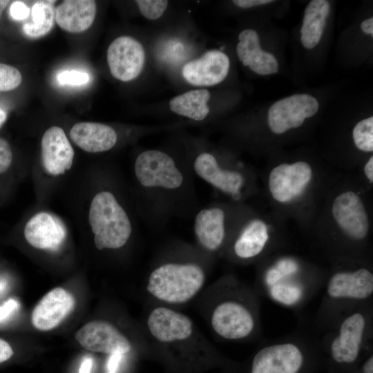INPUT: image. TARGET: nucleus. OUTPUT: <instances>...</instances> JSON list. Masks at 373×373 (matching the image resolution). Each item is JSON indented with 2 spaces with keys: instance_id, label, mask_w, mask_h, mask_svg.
I'll return each mask as SVG.
<instances>
[{
  "instance_id": "nucleus-17",
  "label": "nucleus",
  "mask_w": 373,
  "mask_h": 373,
  "mask_svg": "<svg viewBox=\"0 0 373 373\" xmlns=\"http://www.w3.org/2000/svg\"><path fill=\"white\" fill-rule=\"evenodd\" d=\"M71 140L88 153L107 151L115 146L117 135L111 126L97 122L77 123L70 129Z\"/></svg>"
},
{
  "instance_id": "nucleus-33",
  "label": "nucleus",
  "mask_w": 373,
  "mask_h": 373,
  "mask_svg": "<svg viewBox=\"0 0 373 373\" xmlns=\"http://www.w3.org/2000/svg\"><path fill=\"white\" fill-rule=\"evenodd\" d=\"M124 354L121 352L111 354L106 363L107 371L117 373L123 359Z\"/></svg>"
},
{
  "instance_id": "nucleus-8",
  "label": "nucleus",
  "mask_w": 373,
  "mask_h": 373,
  "mask_svg": "<svg viewBox=\"0 0 373 373\" xmlns=\"http://www.w3.org/2000/svg\"><path fill=\"white\" fill-rule=\"evenodd\" d=\"M332 212L334 218L350 237L361 240L369 231V220L360 197L353 191L338 195L333 202Z\"/></svg>"
},
{
  "instance_id": "nucleus-27",
  "label": "nucleus",
  "mask_w": 373,
  "mask_h": 373,
  "mask_svg": "<svg viewBox=\"0 0 373 373\" xmlns=\"http://www.w3.org/2000/svg\"><path fill=\"white\" fill-rule=\"evenodd\" d=\"M271 294L278 302L285 305H291L299 299L301 290L297 286L280 284L271 288Z\"/></svg>"
},
{
  "instance_id": "nucleus-28",
  "label": "nucleus",
  "mask_w": 373,
  "mask_h": 373,
  "mask_svg": "<svg viewBox=\"0 0 373 373\" xmlns=\"http://www.w3.org/2000/svg\"><path fill=\"white\" fill-rule=\"evenodd\" d=\"M141 13L148 19L160 18L168 6L166 0H137L135 1Z\"/></svg>"
},
{
  "instance_id": "nucleus-37",
  "label": "nucleus",
  "mask_w": 373,
  "mask_h": 373,
  "mask_svg": "<svg viewBox=\"0 0 373 373\" xmlns=\"http://www.w3.org/2000/svg\"><path fill=\"white\" fill-rule=\"evenodd\" d=\"M361 30L366 34L373 35V18H369L363 21L361 24Z\"/></svg>"
},
{
  "instance_id": "nucleus-36",
  "label": "nucleus",
  "mask_w": 373,
  "mask_h": 373,
  "mask_svg": "<svg viewBox=\"0 0 373 373\" xmlns=\"http://www.w3.org/2000/svg\"><path fill=\"white\" fill-rule=\"evenodd\" d=\"M93 365V358L90 356H85L81 362L79 373H90Z\"/></svg>"
},
{
  "instance_id": "nucleus-21",
  "label": "nucleus",
  "mask_w": 373,
  "mask_h": 373,
  "mask_svg": "<svg viewBox=\"0 0 373 373\" xmlns=\"http://www.w3.org/2000/svg\"><path fill=\"white\" fill-rule=\"evenodd\" d=\"M96 15V3L92 0H67L57 8L55 19L63 30L73 33L82 32L93 24Z\"/></svg>"
},
{
  "instance_id": "nucleus-26",
  "label": "nucleus",
  "mask_w": 373,
  "mask_h": 373,
  "mask_svg": "<svg viewBox=\"0 0 373 373\" xmlns=\"http://www.w3.org/2000/svg\"><path fill=\"white\" fill-rule=\"evenodd\" d=\"M22 80L19 70L10 65L0 63V91H9L17 88Z\"/></svg>"
},
{
  "instance_id": "nucleus-38",
  "label": "nucleus",
  "mask_w": 373,
  "mask_h": 373,
  "mask_svg": "<svg viewBox=\"0 0 373 373\" xmlns=\"http://www.w3.org/2000/svg\"><path fill=\"white\" fill-rule=\"evenodd\" d=\"M364 172L370 182H373V157L371 156L365 164Z\"/></svg>"
},
{
  "instance_id": "nucleus-11",
  "label": "nucleus",
  "mask_w": 373,
  "mask_h": 373,
  "mask_svg": "<svg viewBox=\"0 0 373 373\" xmlns=\"http://www.w3.org/2000/svg\"><path fill=\"white\" fill-rule=\"evenodd\" d=\"M193 170L201 179L238 200L244 184L242 175L235 171L222 169L211 153L202 152L193 162Z\"/></svg>"
},
{
  "instance_id": "nucleus-32",
  "label": "nucleus",
  "mask_w": 373,
  "mask_h": 373,
  "mask_svg": "<svg viewBox=\"0 0 373 373\" xmlns=\"http://www.w3.org/2000/svg\"><path fill=\"white\" fill-rule=\"evenodd\" d=\"M18 307V302L15 299H10L0 306V322L7 320Z\"/></svg>"
},
{
  "instance_id": "nucleus-39",
  "label": "nucleus",
  "mask_w": 373,
  "mask_h": 373,
  "mask_svg": "<svg viewBox=\"0 0 373 373\" xmlns=\"http://www.w3.org/2000/svg\"><path fill=\"white\" fill-rule=\"evenodd\" d=\"M363 372L365 373H373V358L371 356L365 363L363 366Z\"/></svg>"
},
{
  "instance_id": "nucleus-24",
  "label": "nucleus",
  "mask_w": 373,
  "mask_h": 373,
  "mask_svg": "<svg viewBox=\"0 0 373 373\" xmlns=\"http://www.w3.org/2000/svg\"><path fill=\"white\" fill-rule=\"evenodd\" d=\"M52 1L36 2L31 9L32 21L23 26L24 34L32 39H38L47 35L52 28L55 10Z\"/></svg>"
},
{
  "instance_id": "nucleus-22",
  "label": "nucleus",
  "mask_w": 373,
  "mask_h": 373,
  "mask_svg": "<svg viewBox=\"0 0 373 373\" xmlns=\"http://www.w3.org/2000/svg\"><path fill=\"white\" fill-rule=\"evenodd\" d=\"M210 93L207 89L189 90L172 98L169 102L171 111L195 121L203 120L209 113L207 102Z\"/></svg>"
},
{
  "instance_id": "nucleus-42",
  "label": "nucleus",
  "mask_w": 373,
  "mask_h": 373,
  "mask_svg": "<svg viewBox=\"0 0 373 373\" xmlns=\"http://www.w3.org/2000/svg\"><path fill=\"white\" fill-rule=\"evenodd\" d=\"M104 373H115V372L106 371V372H104Z\"/></svg>"
},
{
  "instance_id": "nucleus-5",
  "label": "nucleus",
  "mask_w": 373,
  "mask_h": 373,
  "mask_svg": "<svg viewBox=\"0 0 373 373\" xmlns=\"http://www.w3.org/2000/svg\"><path fill=\"white\" fill-rule=\"evenodd\" d=\"M145 52L142 45L128 36L116 38L107 50V61L111 75L122 82H129L141 73Z\"/></svg>"
},
{
  "instance_id": "nucleus-4",
  "label": "nucleus",
  "mask_w": 373,
  "mask_h": 373,
  "mask_svg": "<svg viewBox=\"0 0 373 373\" xmlns=\"http://www.w3.org/2000/svg\"><path fill=\"white\" fill-rule=\"evenodd\" d=\"M319 108L317 99L307 94L294 95L274 103L268 111L270 129L276 134L300 126L305 118L314 115Z\"/></svg>"
},
{
  "instance_id": "nucleus-15",
  "label": "nucleus",
  "mask_w": 373,
  "mask_h": 373,
  "mask_svg": "<svg viewBox=\"0 0 373 373\" xmlns=\"http://www.w3.org/2000/svg\"><path fill=\"white\" fill-rule=\"evenodd\" d=\"M66 236V230L64 224L46 212L34 215L24 228V236L27 242L39 249L57 250Z\"/></svg>"
},
{
  "instance_id": "nucleus-30",
  "label": "nucleus",
  "mask_w": 373,
  "mask_h": 373,
  "mask_svg": "<svg viewBox=\"0 0 373 373\" xmlns=\"http://www.w3.org/2000/svg\"><path fill=\"white\" fill-rule=\"evenodd\" d=\"M12 160V152L9 143L0 138V174L10 167Z\"/></svg>"
},
{
  "instance_id": "nucleus-40",
  "label": "nucleus",
  "mask_w": 373,
  "mask_h": 373,
  "mask_svg": "<svg viewBox=\"0 0 373 373\" xmlns=\"http://www.w3.org/2000/svg\"><path fill=\"white\" fill-rule=\"evenodd\" d=\"M6 118H7L6 113L4 111L3 109H2L0 107V128L2 126V125L5 122Z\"/></svg>"
},
{
  "instance_id": "nucleus-19",
  "label": "nucleus",
  "mask_w": 373,
  "mask_h": 373,
  "mask_svg": "<svg viewBox=\"0 0 373 373\" xmlns=\"http://www.w3.org/2000/svg\"><path fill=\"white\" fill-rule=\"evenodd\" d=\"M194 233L200 245L213 251L222 245L225 236V213L218 207L200 209L193 223Z\"/></svg>"
},
{
  "instance_id": "nucleus-13",
  "label": "nucleus",
  "mask_w": 373,
  "mask_h": 373,
  "mask_svg": "<svg viewBox=\"0 0 373 373\" xmlns=\"http://www.w3.org/2000/svg\"><path fill=\"white\" fill-rule=\"evenodd\" d=\"M211 325L215 332L227 339H239L248 336L254 328L249 311L236 302H224L214 310Z\"/></svg>"
},
{
  "instance_id": "nucleus-14",
  "label": "nucleus",
  "mask_w": 373,
  "mask_h": 373,
  "mask_svg": "<svg viewBox=\"0 0 373 373\" xmlns=\"http://www.w3.org/2000/svg\"><path fill=\"white\" fill-rule=\"evenodd\" d=\"M75 299L63 288L48 292L37 303L32 314V323L39 330L47 331L57 326L73 310Z\"/></svg>"
},
{
  "instance_id": "nucleus-29",
  "label": "nucleus",
  "mask_w": 373,
  "mask_h": 373,
  "mask_svg": "<svg viewBox=\"0 0 373 373\" xmlns=\"http://www.w3.org/2000/svg\"><path fill=\"white\" fill-rule=\"evenodd\" d=\"M89 80L87 73L77 70H64L57 75V81L62 85L80 86Z\"/></svg>"
},
{
  "instance_id": "nucleus-7",
  "label": "nucleus",
  "mask_w": 373,
  "mask_h": 373,
  "mask_svg": "<svg viewBox=\"0 0 373 373\" xmlns=\"http://www.w3.org/2000/svg\"><path fill=\"white\" fill-rule=\"evenodd\" d=\"M75 338L85 349L105 354L130 351L128 340L113 325L100 321L84 325L75 334Z\"/></svg>"
},
{
  "instance_id": "nucleus-6",
  "label": "nucleus",
  "mask_w": 373,
  "mask_h": 373,
  "mask_svg": "<svg viewBox=\"0 0 373 373\" xmlns=\"http://www.w3.org/2000/svg\"><path fill=\"white\" fill-rule=\"evenodd\" d=\"M312 178V169L305 162L282 164L270 173L269 187L273 198L287 202L298 197Z\"/></svg>"
},
{
  "instance_id": "nucleus-35",
  "label": "nucleus",
  "mask_w": 373,
  "mask_h": 373,
  "mask_svg": "<svg viewBox=\"0 0 373 373\" xmlns=\"http://www.w3.org/2000/svg\"><path fill=\"white\" fill-rule=\"evenodd\" d=\"M13 354V350L9 343L0 338V363L8 360Z\"/></svg>"
},
{
  "instance_id": "nucleus-41",
  "label": "nucleus",
  "mask_w": 373,
  "mask_h": 373,
  "mask_svg": "<svg viewBox=\"0 0 373 373\" xmlns=\"http://www.w3.org/2000/svg\"><path fill=\"white\" fill-rule=\"evenodd\" d=\"M10 1L8 0H0V17L2 15L3 11L9 4Z\"/></svg>"
},
{
  "instance_id": "nucleus-2",
  "label": "nucleus",
  "mask_w": 373,
  "mask_h": 373,
  "mask_svg": "<svg viewBox=\"0 0 373 373\" xmlns=\"http://www.w3.org/2000/svg\"><path fill=\"white\" fill-rule=\"evenodd\" d=\"M88 221L99 250L123 247L132 233L130 218L114 194L108 191L97 193L93 198Z\"/></svg>"
},
{
  "instance_id": "nucleus-31",
  "label": "nucleus",
  "mask_w": 373,
  "mask_h": 373,
  "mask_svg": "<svg viewBox=\"0 0 373 373\" xmlns=\"http://www.w3.org/2000/svg\"><path fill=\"white\" fill-rule=\"evenodd\" d=\"M30 8L21 1L14 2L10 8V14L12 19L21 21L26 19L30 14Z\"/></svg>"
},
{
  "instance_id": "nucleus-25",
  "label": "nucleus",
  "mask_w": 373,
  "mask_h": 373,
  "mask_svg": "<svg viewBox=\"0 0 373 373\" xmlns=\"http://www.w3.org/2000/svg\"><path fill=\"white\" fill-rule=\"evenodd\" d=\"M356 146L361 151H373V117L371 116L358 122L352 131Z\"/></svg>"
},
{
  "instance_id": "nucleus-12",
  "label": "nucleus",
  "mask_w": 373,
  "mask_h": 373,
  "mask_svg": "<svg viewBox=\"0 0 373 373\" xmlns=\"http://www.w3.org/2000/svg\"><path fill=\"white\" fill-rule=\"evenodd\" d=\"M303 361L302 353L296 345L291 343L274 345L256 354L251 373H296Z\"/></svg>"
},
{
  "instance_id": "nucleus-1",
  "label": "nucleus",
  "mask_w": 373,
  "mask_h": 373,
  "mask_svg": "<svg viewBox=\"0 0 373 373\" xmlns=\"http://www.w3.org/2000/svg\"><path fill=\"white\" fill-rule=\"evenodd\" d=\"M134 173L139 184L153 197L170 199L178 197L186 189L184 169L175 160L160 150H147L137 157Z\"/></svg>"
},
{
  "instance_id": "nucleus-18",
  "label": "nucleus",
  "mask_w": 373,
  "mask_h": 373,
  "mask_svg": "<svg viewBox=\"0 0 373 373\" xmlns=\"http://www.w3.org/2000/svg\"><path fill=\"white\" fill-rule=\"evenodd\" d=\"M365 318L359 313L347 318L341 324L338 336L331 345L332 355L339 363H352L358 356L365 328Z\"/></svg>"
},
{
  "instance_id": "nucleus-34",
  "label": "nucleus",
  "mask_w": 373,
  "mask_h": 373,
  "mask_svg": "<svg viewBox=\"0 0 373 373\" xmlns=\"http://www.w3.org/2000/svg\"><path fill=\"white\" fill-rule=\"evenodd\" d=\"M271 0H233V3L242 8H249L256 6L265 5L272 3Z\"/></svg>"
},
{
  "instance_id": "nucleus-3",
  "label": "nucleus",
  "mask_w": 373,
  "mask_h": 373,
  "mask_svg": "<svg viewBox=\"0 0 373 373\" xmlns=\"http://www.w3.org/2000/svg\"><path fill=\"white\" fill-rule=\"evenodd\" d=\"M203 269L193 263H166L150 274L148 291L163 301L181 303L193 298L204 284Z\"/></svg>"
},
{
  "instance_id": "nucleus-23",
  "label": "nucleus",
  "mask_w": 373,
  "mask_h": 373,
  "mask_svg": "<svg viewBox=\"0 0 373 373\" xmlns=\"http://www.w3.org/2000/svg\"><path fill=\"white\" fill-rule=\"evenodd\" d=\"M269 236L266 224L254 220L247 224L234 245L236 254L242 258H252L263 249Z\"/></svg>"
},
{
  "instance_id": "nucleus-10",
  "label": "nucleus",
  "mask_w": 373,
  "mask_h": 373,
  "mask_svg": "<svg viewBox=\"0 0 373 373\" xmlns=\"http://www.w3.org/2000/svg\"><path fill=\"white\" fill-rule=\"evenodd\" d=\"M229 69V59L220 50H212L198 59L186 63L182 68L184 78L195 86H209L222 82Z\"/></svg>"
},
{
  "instance_id": "nucleus-16",
  "label": "nucleus",
  "mask_w": 373,
  "mask_h": 373,
  "mask_svg": "<svg viewBox=\"0 0 373 373\" xmlns=\"http://www.w3.org/2000/svg\"><path fill=\"white\" fill-rule=\"evenodd\" d=\"M151 334L161 342H173L187 338L192 333L193 324L186 316L166 307L153 309L147 321Z\"/></svg>"
},
{
  "instance_id": "nucleus-9",
  "label": "nucleus",
  "mask_w": 373,
  "mask_h": 373,
  "mask_svg": "<svg viewBox=\"0 0 373 373\" xmlns=\"http://www.w3.org/2000/svg\"><path fill=\"white\" fill-rule=\"evenodd\" d=\"M41 149L43 166L49 174H64L71 168L74 150L61 127L53 126L45 131L41 142Z\"/></svg>"
},
{
  "instance_id": "nucleus-20",
  "label": "nucleus",
  "mask_w": 373,
  "mask_h": 373,
  "mask_svg": "<svg viewBox=\"0 0 373 373\" xmlns=\"http://www.w3.org/2000/svg\"><path fill=\"white\" fill-rule=\"evenodd\" d=\"M373 291V276L366 269L338 272L329 280L327 292L333 298L364 299Z\"/></svg>"
}]
</instances>
